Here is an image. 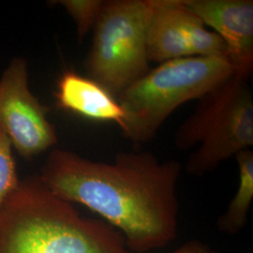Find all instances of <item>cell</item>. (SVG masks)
<instances>
[{
    "label": "cell",
    "instance_id": "cell-1",
    "mask_svg": "<svg viewBox=\"0 0 253 253\" xmlns=\"http://www.w3.org/2000/svg\"><path fill=\"white\" fill-rule=\"evenodd\" d=\"M177 161H160L148 151H124L113 162L92 161L54 149L39 175L60 199L82 205L123 235L132 253L172 243L178 233Z\"/></svg>",
    "mask_w": 253,
    "mask_h": 253
},
{
    "label": "cell",
    "instance_id": "cell-2",
    "mask_svg": "<svg viewBox=\"0 0 253 253\" xmlns=\"http://www.w3.org/2000/svg\"><path fill=\"white\" fill-rule=\"evenodd\" d=\"M0 253H132L117 229L82 216L31 176L0 210Z\"/></svg>",
    "mask_w": 253,
    "mask_h": 253
},
{
    "label": "cell",
    "instance_id": "cell-3",
    "mask_svg": "<svg viewBox=\"0 0 253 253\" xmlns=\"http://www.w3.org/2000/svg\"><path fill=\"white\" fill-rule=\"evenodd\" d=\"M235 73L232 64L217 57L189 56L160 64L117 98L125 113L122 134L134 144L149 143L172 112L200 100Z\"/></svg>",
    "mask_w": 253,
    "mask_h": 253
},
{
    "label": "cell",
    "instance_id": "cell-4",
    "mask_svg": "<svg viewBox=\"0 0 253 253\" xmlns=\"http://www.w3.org/2000/svg\"><path fill=\"white\" fill-rule=\"evenodd\" d=\"M250 79L234 73L199 100L178 127L174 143L191 153L186 171L203 176L228 159L253 146V95Z\"/></svg>",
    "mask_w": 253,
    "mask_h": 253
},
{
    "label": "cell",
    "instance_id": "cell-5",
    "mask_svg": "<svg viewBox=\"0 0 253 253\" xmlns=\"http://www.w3.org/2000/svg\"><path fill=\"white\" fill-rule=\"evenodd\" d=\"M158 4L159 0L103 2L84 69L115 98L151 70L146 29Z\"/></svg>",
    "mask_w": 253,
    "mask_h": 253
},
{
    "label": "cell",
    "instance_id": "cell-6",
    "mask_svg": "<svg viewBox=\"0 0 253 253\" xmlns=\"http://www.w3.org/2000/svg\"><path fill=\"white\" fill-rule=\"evenodd\" d=\"M49 112L29 89L26 59L14 57L0 78V129L20 156L31 159L57 144Z\"/></svg>",
    "mask_w": 253,
    "mask_h": 253
},
{
    "label": "cell",
    "instance_id": "cell-7",
    "mask_svg": "<svg viewBox=\"0 0 253 253\" xmlns=\"http://www.w3.org/2000/svg\"><path fill=\"white\" fill-rule=\"evenodd\" d=\"M183 4L221 38L235 73L251 78L253 71V0H183Z\"/></svg>",
    "mask_w": 253,
    "mask_h": 253
},
{
    "label": "cell",
    "instance_id": "cell-8",
    "mask_svg": "<svg viewBox=\"0 0 253 253\" xmlns=\"http://www.w3.org/2000/svg\"><path fill=\"white\" fill-rule=\"evenodd\" d=\"M56 106L82 118L114 122L121 129L125 113L117 98L99 83L71 70L59 77L54 93Z\"/></svg>",
    "mask_w": 253,
    "mask_h": 253
},
{
    "label": "cell",
    "instance_id": "cell-9",
    "mask_svg": "<svg viewBox=\"0 0 253 253\" xmlns=\"http://www.w3.org/2000/svg\"><path fill=\"white\" fill-rule=\"evenodd\" d=\"M181 0H159L146 29V53L149 62L193 56L181 26Z\"/></svg>",
    "mask_w": 253,
    "mask_h": 253
},
{
    "label": "cell",
    "instance_id": "cell-10",
    "mask_svg": "<svg viewBox=\"0 0 253 253\" xmlns=\"http://www.w3.org/2000/svg\"><path fill=\"white\" fill-rule=\"evenodd\" d=\"M239 183L226 211L217 218L219 232L234 235L240 233L248 222L253 200V151L246 149L235 156Z\"/></svg>",
    "mask_w": 253,
    "mask_h": 253
},
{
    "label": "cell",
    "instance_id": "cell-11",
    "mask_svg": "<svg viewBox=\"0 0 253 253\" xmlns=\"http://www.w3.org/2000/svg\"><path fill=\"white\" fill-rule=\"evenodd\" d=\"M181 26L193 56L222 58L230 62L228 49L221 38L208 29L196 15L187 9L181 0Z\"/></svg>",
    "mask_w": 253,
    "mask_h": 253
},
{
    "label": "cell",
    "instance_id": "cell-12",
    "mask_svg": "<svg viewBox=\"0 0 253 253\" xmlns=\"http://www.w3.org/2000/svg\"><path fill=\"white\" fill-rule=\"evenodd\" d=\"M102 0H59L53 3L63 7L73 18L78 40L82 41L93 30L103 6Z\"/></svg>",
    "mask_w": 253,
    "mask_h": 253
},
{
    "label": "cell",
    "instance_id": "cell-13",
    "mask_svg": "<svg viewBox=\"0 0 253 253\" xmlns=\"http://www.w3.org/2000/svg\"><path fill=\"white\" fill-rule=\"evenodd\" d=\"M12 145L8 136L0 129V210L18 189L16 163L12 154Z\"/></svg>",
    "mask_w": 253,
    "mask_h": 253
},
{
    "label": "cell",
    "instance_id": "cell-14",
    "mask_svg": "<svg viewBox=\"0 0 253 253\" xmlns=\"http://www.w3.org/2000/svg\"><path fill=\"white\" fill-rule=\"evenodd\" d=\"M172 253H218L217 251L213 250L210 246L205 244L198 240H191L178 249H176Z\"/></svg>",
    "mask_w": 253,
    "mask_h": 253
}]
</instances>
